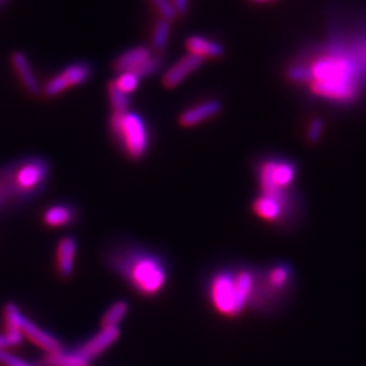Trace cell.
<instances>
[{"label": "cell", "mask_w": 366, "mask_h": 366, "mask_svg": "<svg viewBox=\"0 0 366 366\" xmlns=\"http://www.w3.org/2000/svg\"><path fill=\"white\" fill-rule=\"evenodd\" d=\"M107 263L136 292L155 297L167 285L168 273L163 261L142 248L121 247L109 254Z\"/></svg>", "instance_id": "6da1fadb"}, {"label": "cell", "mask_w": 366, "mask_h": 366, "mask_svg": "<svg viewBox=\"0 0 366 366\" xmlns=\"http://www.w3.org/2000/svg\"><path fill=\"white\" fill-rule=\"evenodd\" d=\"M259 274L250 269L224 270L215 274L208 285V296L215 311L225 317H237L255 305Z\"/></svg>", "instance_id": "7a4b0ae2"}, {"label": "cell", "mask_w": 366, "mask_h": 366, "mask_svg": "<svg viewBox=\"0 0 366 366\" xmlns=\"http://www.w3.org/2000/svg\"><path fill=\"white\" fill-rule=\"evenodd\" d=\"M12 201L33 198L47 185L49 164L42 157H26L0 171Z\"/></svg>", "instance_id": "3957f363"}, {"label": "cell", "mask_w": 366, "mask_h": 366, "mask_svg": "<svg viewBox=\"0 0 366 366\" xmlns=\"http://www.w3.org/2000/svg\"><path fill=\"white\" fill-rule=\"evenodd\" d=\"M311 77H313V91L320 95L335 99H348L354 94L350 66L345 60H323L311 71Z\"/></svg>", "instance_id": "277c9868"}, {"label": "cell", "mask_w": 366, "mask_h": 366, "mask_svg": "<svg viewBox=\"0 0 366 366\" xmlns=\"http://www.w3.org/2000/svg\"><path fill=\"white\" fill-rule=\"evenodd\" d=\"M110 131L117 143L135 160L146 155L149 136L143 118L132 112L113 113L110 117Z\"/></svg>", "instance_id": "5b68a950"}, {"label": "cell", "mask_w": 366, "mask_h": 366, "mask_svg": "<svg viewBox=\"0 0 366 366\" xmlns=\"http://www.w3.org/2000/svg\"><path fill=\"white\" fill-rule=\"evenodd\" d=\"M296 168L291 163L269 161L261 167L259 182L262 194L280 196L287 194L285 190L292 186Z\"/></svg>", "instance_id": "8992f818"}, {"label": "cell", "mask_w": 366, "mask_h": 366, "mask_svg": "<svg viewBox=\"0 0 366 366\" xmlns=\"http://www.w3.org/2000/svg\"><path fill=\"white\" fill-rule=\"evenodd\" d=\"M92 67L86 62H77L67 66L63 71L52 76L42 87V94L48 98L57 96L73 87L81 86L90 80Z\"/></svg>", "instance_id": "52a82bcc"}, {"label": "cell", "mask_w": 366, "mask_h": 366, "mask_svg": "<svg viewBox=\"0 0 366 366\" xmlns=\"http://www.w3.org/2000/svg\"><path fill=\"white\" fill-rule=\"evenodd\" d=\"M160 57L152 55L146 47L132 48L114 60V70L120 73H133L139 77L155 73L160 67Z\"/></svg>", "instance_id": "ba28073f"}, {"label": "cell", "mask_w": 366, "mask_h": 366, "mask_svg": "<svg viewBox=\"0 0 366 366\" xmlns=\"http://www.w3.org/2000/svg\"><path fill=\"white\" fill-rule=\"evenodd\" d=\"M252 211L263 221L273 224L283 222L289 212V201L287 198V194H262L254 201Z\"/></svg>", "instance_id": "9c48e42d"}, {"label": "cell", "mask_w": 366, "mask_h": 366, "mask_svg": "<svg viewBox=\"0 0 366 366\" xmlns=\"http://www.w3.org/2000/svg\"><path fill=\"white\" fill-rule=\"evenodd\" d=\"M120 335H121V331L118 327L102 328L98 334H95L87 342H84L79 348H76L75 352L79 356H81L83 358L92 361L95 357L101 356L110 346H113L117 342V339L120 338Z\"/></svg>", "instance_id": "30bf717a"}, {"label": "cell", "mask_w": 366, "mask_h": 366, "mask_svg": "<svg viewBox=\"0 0 366 366\" xmlns=\"http://www.w3.org/2000/svg\"><path fill=\"white\" fill-rule=\"evenodd\" d=\"M21 331L33 343H36L38 348L45 350L48 354L57 353V352L63 350V345L57 338H55L51 334H48L47 331L41 330L38 326H36L33 322H30L25 315H23L22 322H21Z\"/></svg>", "instance_id": "8fae6325"}, {"label": "cell", "mask_w": 366, "mask_h": 366, "mask_svg": "<svg viewBox=\"0 0 366 366\" xmlns=\"http://www.w3.org/2000/svg\"><path fill=\"white\" fill-rule=\"evenodd\" d=\"M11 63L26 91L34 96L40 95L42 92V86L40 84L38 77L33 71L27 56L23 52H14L11 56Z\"/></svg>", "instance_id": "7c38bea8"}, {"label": "cell", "mask_w": 366, "mask_h": 366, "mask_svg": "<svg viewBox=\"0 0 366 366\" xmlns=\"http://www.w3.org/2000/svg\"><path fill=\"white\" fill-rule=\"evenodd\" d=\"M205 59L196 56V55H187L186 57L181 59L175 66H172L166 75L163 76V84L167 88H174L179 83H182L189 75L194 73L197 68L202 66Z\"/></svg>", "instance_id": "4fadbf2b"}, {"label": "cell", "mask_w": 366, "mask_h": 366, "mask_svg": "<svg viewBox=\"0 0 366 366\" xmlns=\"http://www.w3.org/2000/svg\"><path fill=\"white\" fill-rule=\"evenodd\" d=\"M76 250H77L76 240L70 236L63 237L57 246V254H56L57 270L64 280L70 278L73 274Z\"/></svg>", "instance_id": "5bb4252c"}, {"label": "cell", "mask_w": 366, "mask_h": 366, "mask_svg": "<svg viewBox=\"0 0 366 366\" xmlns=\"http://www.w3.org/2000/svg\"><path fill=\"white\" fill-rule=\"evenodd\" d=\"M220 110H221V105L218 101H208V102H204L193 109H189L186 110L181 118H179V122L182 127H194V125H198L201 124L202 121L205 120H209L212 118L213 116L219 114Z\"/></svg>", "instance_id": "9a60e30c"}, {"label": "cell", "mask_w": 366, "mask_h": 366, "mask_svg": "<svg viewBox=\"0 0 366 366\" xmlns=\"http://www.w3.org/2000/svg\"><path fill=\"white\" fill-rule=\"evenodd\" d=\"M186 47L190 52V55L200 56L202 59L205 57H221L224 55V48L218 42H212L207 38H202L200 36H193L186 41Z\"/></svg>", "instance_id": "2e32d148"}, {"label": "cell", "mask_w": 366, "mask_h": 366, "mask_svg": "<svg viewBox=\"0 0 366 366\" xmlns=\"http://www.w3.org/2000/svg\"><path fill=\"white\" fill-rule=\"evenodd\" d=\"M75 209L70 205H53L44 213V222L49 226H64L73 222Z\"/></svg>", "instance_id": "e0dca14e"}, {"label": "cell", "mask_w": 366, "mask_h": 366, "mask_svg": "<svg viewBox=\"0 0 366 366\" xmlns=\"http://www.w3.org/2000/svg\"><path fill=\"white\" fill-rule=\"evenodd\" d=\"M42 364L45 366H90L91 361L83 358L75 350L73 352L62 350L57 353L47 354Z\"/></svg>", "instance_id": "ac0fdd59"}, {"label": "cell", "mask_w": 366, "mask_h": 366, "mask_svg": "<svg viewBox=\"0 0 366 366\" xmlns=\"http://www.w3.org/2000/svg\"><path fill=\"white\" fill-rule=\"evenodd\" d=\"M128 311H129V305L127 301H117V302L112 304L110 308L102 316V320H101L102 328L118 327V324L128 315Z\"/></svg>", "instance_id": "d6986e66"}, {"label": "cell", "mask_w": 366, "mask_h": 366, "mask_svg": "<svg viewBox=\"0 0 366 366\" xmlns=\"http://www.w3.org/2000/svg\"><path fill=\"white\" fill-rule=\"evenodd\" d=\"M109 99H110V106L113 109V113H127L129 112L131 106V99L128 94L122 92L117 86L113 83V80L109 83Z\"/></svg>", "instance_id": "ffe728a7"}, {"label": "cell", "mask_w": 366, "mask_h": 366, "mask_svg": "<svg viewBox=\"0 0 366 366\" xmlns=\"http://www.w3.org/2000/svg\"><path fill=\"white\" fill-rule=\"evenodd\" d=\"M170 21L161 18L160 21H157V23L155 25L153 29V34H152V47L156 51H161L166 48L167 41H168V36H170Z\"/></svg>", "instance_id": "44dd1931"}, {"label": "cell", "mask_w": 366, "mask_h": 366, "mask_svg": "<svg viewBox=\"0 0 366 366\" xmlns=\"http://www.w3.org/2000/svg\"><path fill=\"white\" fill-rule=\"evenodd\" d=\"M23 313H21L19 308L10 302L4 306V323H5V331H21V322H22ZM22 332V331H21Z\"/></svg>", "instance_id": "7402d4cb"}, {"label": "cell", "mask_w": 366, "mask_h": 366, "mask_svg": "<svg viewBox=\"0 0 366 366\" xmlns=\"http://www.w3.org/2000/svg\"><path fill=\"white\" fill-rule=\"evenodd\" d=\"M113 83L117 86V88H120L122 92L125 94H131L133 91H136V88L139 87L140 83V77L133 73H122L118 75L117 79L113 80Z\"/></svg>", "instance_id": "603a6c76"}, {"label": "cell", "mask_w": 366, "mask_h": 366, "mask_svg": "<svg viewBox=\"0 0 366 366\" xmlns=\"http://www.w3.org/2000/svg\"><path fill=\"white\" fill-rule=\"evenodd\" d=\"M23 341V334L21 331H5L0 335V350L19 346Z\"/></svg>", "instance_id": "cb8c5ba5"}, {"label": "cell", "mask_w": 366, "mask_h": 366, "mask_svg": "<svg viewBox=\"0 0 366 366\" xmlns=\"http://www.w3.org/2000/svg\"><path fill=\"white\" fill-rule=\"evenodd\" d=\"M152 4L156 7V10L159 11V14L161 15V18L167 19V21H172L177 16V11L172 5V3L170 0H151Z\"/></svg>", "instance_id": "d4e9b609"}, {"label": "cell", "mask_w": 366, "mask_h": 366, "mask_svg": "<svg viewBox=\"0 0 366 366\" xmlns=\"http://www.w3.org/2000/svg\"><path fill=\"white\" fill-rule=\"evenodd\" d=\"M0 364L4 366H45L44 364H37V365H30L26 361L10 354L5 350H0Z\"/></svg>", "instance_id": "484cf974"}, {"label": "cell", "mask_w": 366, "mask_h": 366, "mask_svg": "<svg viewBox=\"0 0 366 366\" xmlns=\"http://www.w3.org/2000/svg\"><path fill=\"white\" fill-rule=\"evenodd\" d=\"M322 131H323V122L320 120H315L308 129V140L311 143H316L322 136Z\"/></svg>", "instance_id": "4316f807"}, {"label": "cell", "mask_w": 366, "mask_h": 366, "mask_svg": "<svg viewBox=\"0 0 366 366\" xmlns=\"http://www.w3.org/2000/svg\"><path fill=\"white\" fill-rule=\"evenodd\" d=\"M288 76L296 80V81H304V80H309L311 79V70L308 68H302V67H296V68H291Z\"/></svg>", "instance_id": "83f0119b"}, {"label": "cell", "mask_w": 366, "mask_h": 366, "mask_svg": "<svg viewBox=\"0 0 366 366\" xmlns=\"http://www.w3.org/2000/svg\"><path fill=\"white\" fill-rule=\"evenodd\" d=\"M187 4H189V0H172V5L177 14H181V15H185L187 12Z\"/></svg>", "instance_id": "f1b7e54d"}, {"label": "cell", "mask_w": 366, "mask_h": 366, "mask_svg": "<svg viewBox=\"0 0 366 366\" xmlns=\"http://www.w3.org/2000/svg\"><path fill=\"white\" fill-rule=\"evenodd\" d=\"M258 1H265V0H258Z\"/></svg>", "instance_id": "f546056e"}, {"label": "cell", "mask_w": 366, "mask_h": 366, "mask_svg": "<svg viewBox=\"0 0 366 366\" xmlns=\"http://www.w3.org/2000/svg\"><path fill=\"white\" fill-rule=\"evenodd\" d=\"M1 1H3V0H0V3H1Z\"/></svg>", "instance_id": "4dcf8cb0"}]
</instances>
